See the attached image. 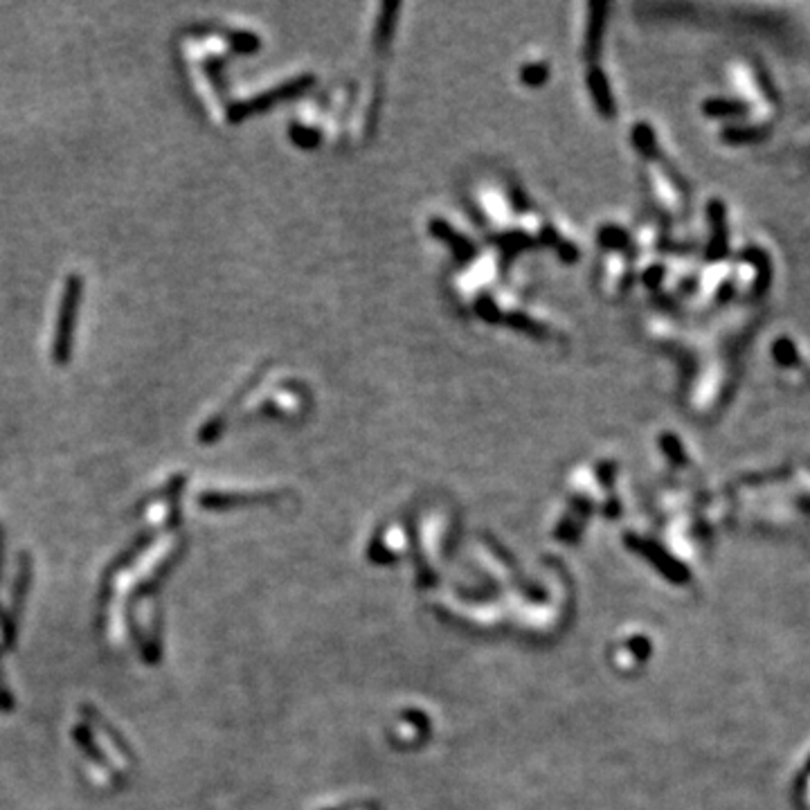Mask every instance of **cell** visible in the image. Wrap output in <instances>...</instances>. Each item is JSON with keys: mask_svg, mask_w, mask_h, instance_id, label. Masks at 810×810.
Segmentation results:
<instances>
[{"mask_svg": "<svg viewBox=\"0 0 810 810\" xmlns=\"http://www.w3.org/2000/svg\"><path fill=\"white\" fill-rule=\"evenodd\" d=\"M428 233L430 237L439 239L442 243H446L453 250L460 262H471L475 254L480 253V245L471 234H466L464 230L457 228V224L453 219H446V214H433L428 219Z\"/></svg>", "mask_w": 810, "mask_h": 810, "instance_id": "6da1fadb", "label": "cell"}, {"mask_svg": "<svg viewBox=\"0 0 810 810\" xmlns=\"http://www.w3.org/2000/svg\"><path fill=\"white\" fill-rule=\"evenodd\" d=\"M707 214H710V230L711 237L707 243V259L710 262H720V259L728 257L729 253V233H728V219H725V205L720 201H711L707 207Z\"/></svg>", "mask_w": 810, "mask_h": 810, "instance_id": "7a4b0ae2", "label": "cell"}, {"mask_svg": "<svg viewBox=\"0 0 810 810\" xmlns=\"http://www.w3.org/2000/svg\"><path fill=\"white\" fill-rule=\"evenodd\" d=\"M745 259H748V262H752L754 268H757V281H754V289H757L758 295H763L772 281L770 259H767V254L758 248L745 250Z\"/></svg>", "mask_w": 810, "mask_h": 810, "instance_id": "3957f363", "label": "cell"}, {"mask_svg": "<svg viewBox=\"0 0 810 810\" xmlns=\"http://www.w3.org/2000/svg\"><path fill=\"white\" fill-rule=\"evenodd\" d=\"M702 110L711 118H734V115H748L749 109L745 101L739 100H725V97H719V100H707L702 104Z\"/></svg>", "mask_w": 810, "mask_h": 810, "instance_id": "277c9868", "label": "cell"}, {"mask_svg": "<svg viewBox=\"0 0 810 810\" xmlns=\"http://www.w3.org/2000/svg\"><path fill=\"white\" fill-rule=\"evenodd\" d=\"M548 77H549V63L545 57H536L520 66V81L525 83V86H540V83L548 81Z\"/></svg>", "mask_w": 810, "mask_h": 810, "instance_id": "5b68a950", "label": "cell"}, {"mask_svg": "<svg viewBox=\"0 0 810 810\" xmlns=\"http://www.w3.org/2000/svg\"><path fill=\"white\" fill-rule=\"evenodd\" d=\"M772 354H775V358L779 360L781 365H786V367H795V365L799 363L797 349H795L793 342H788L786 338H781V340L772 347Z\"/></svg>", "mask_w": 810, "mask_h": 810, "instance_id": "8992f818", "label": "cell"}, {"mask_svg": "<svg viewBox=\"0 0 810 810\" xmlns=\"http://www.w3.org/2000/svg\"><path fill=\"white\" fill-rule=\"evenodd\" d=\"M758 136H763V131H758V129H740V127H731V129H728V131L723 133L725 140H729V142L757 140Z\"/></svg>", "mask_w": 810, "mask_h": 810, "instance_id": "52a82bcc", "label": "cell"}]
</instances>
